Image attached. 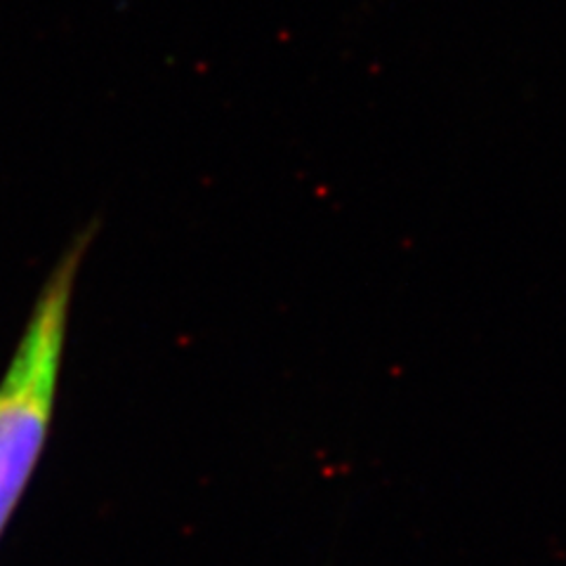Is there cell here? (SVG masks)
<instances>
[{
  "label": "cell",
  "mask_w": 566,
  "mask_h": 566,
  "mask_svg": "<svg viewBox=\"0 0 566 566\" xmlns=\"http://www.w3.org/2000/svg\"><path fill=\"white\" fill-rule=\"evenodd\" d=\"M95 229L71 241L45 279L12 361L0 380V538L41 463L55 416L71 295Z\"/></svg>",
  "instance_id": "6da1fadb"
}]
</instances>
